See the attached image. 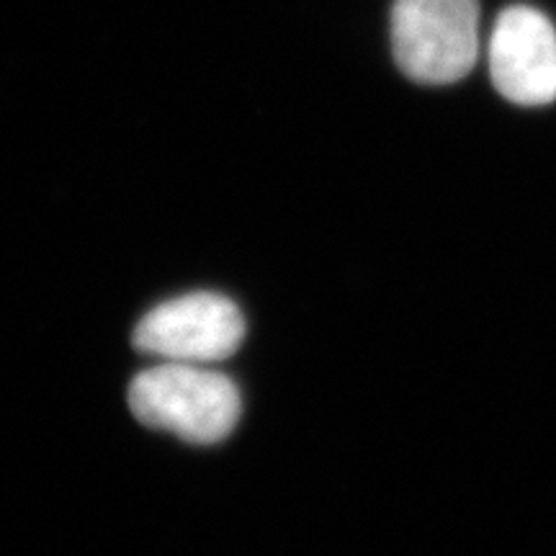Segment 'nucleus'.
Masks as SVG:
<instances>
[{
	"label": "nucleus",
	"instance_id": "nucleus-1",
	"mask_svg": "<svg viewBox=\"0 0 556 556\" xmlns=\"http://www.w3.org/2000/svg\"><path fill=\"white\" fill-rule=\"evenodd\" d=\"M129 407L142 426L212 446L238 426L242 400L238 384L222 371L160 361L131 379Z\"/></svg>",
	"mask_w": 556,
	"mask_h": 556
},
{
	"label": "nucleus",
	"instance_id": "nucleus-4",
	"mask_svg": "<svg viewBox=\"0 0 556 556\" xmlns=\"http://www.w3.org/2000/svg\"><path fill=\"white\" fill-rule=\"evenodd\" d=\"M490 75L500 96L518 106L556 101V31L531 5L500 13L490 39Z\"/></svg>",
	"mask_w": 556,
	"mask_h": 556
},
{
	"label": "nucleus",
	"instance_id": "nucleus-3",
	"mask_svg": "<svg viewBox=\"0 0 556 556\" xmlns=\"http://www.w3.org/2000/svg\"><path fill=\"white\" fill-rule=\"evenodd\" d=\"M245 338V319L232 299L193 291L157 304L135 328L139 353L165 364L208 366L238 351Z\"/></svg>",
	"mask_w": 556,
	"mask_h": 556
},
{
	"label": "nucleus",
	"instance_id": "nucleus-2",
	"mask_svg": "<svg viewBox=\"0 0 556 556\" xmlns=\"http://www.w3.org/2000/svg\"><path fill=\"white\" fill-rule=\"evenodd\" d=\"M392 50L402 73L417 83L462 80L479 54V0H397Z\"/></svg>",
	"mask_w": 556,
	"mask_h": 556
}]
</instances>
